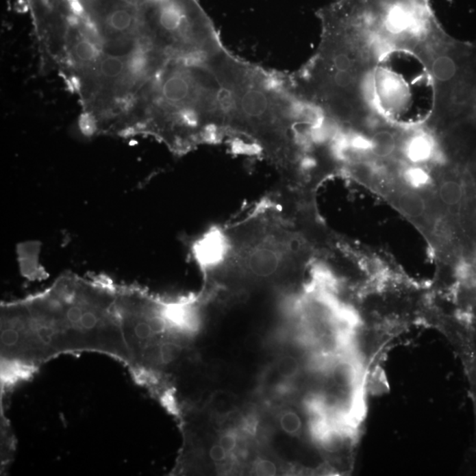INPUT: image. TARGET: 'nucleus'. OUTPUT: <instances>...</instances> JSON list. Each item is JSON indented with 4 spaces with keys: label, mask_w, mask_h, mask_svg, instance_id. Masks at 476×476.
<instances>
[{
    "label": "nucleus",
    "mask_w": 476,
    "mask_h": 476,
    "mask_svg": "<svg viewBox=\"0 0 476 476\" xmlns=\"http://www.w3.org/2000/svg\"><path fill=\"white\" fill-rule=\"evenodd\" d=\"M0 353L1 394L63 355L97 353L127 366L118 284L66 273L42 292L2 303Z\"/></svg>",
    "instance_id": "1"
},
{
    "label": "nucleus",
    "mask_w": 476,
    "mask_h": 476,
    "mask_svg": "<svg viewBox=\"0 0 476 476\" xmlns=\"http://www.w3.org/2000/svg\"><path fill=\"white\" fill-rule=\"evenodd\" d=\"M205 62L225 92L229 141L260 153L288 181L303 177L311 164L312 109L294 93L286 75L249 63L225 47Z\"/></svg>",
    "instance_id": "2"
},
{
    "label": "nucleus",
    "mask_w": 476,
    "mask_h": 476,
    "mask_svg": "<svg viewBox=\"0 0 476 476\" xmlns=\"http://www.w3.org/2000/svg\"><path fill=\"white\" fill-rule=\"evenodd\" d=\"M192 253L208 282L238 277L266 281L296 270L307 250L288 212L266 199L238 220L205 233Z\"/></svg>",
    "instance_id": "3"
},
{
    "label": "nucleus",
    "mask_w": 476,
    "mask_h": 476,
    "mask_svg": "<svg viewBox=\"0 0 476 476\" xmlns=\"http://www.w3.org/2000/svg\"><path fill=\"white\" fill-rule=\"evenodd\" d=\"M139 135L180 155L229 140L225 92L205 60L170 58L147 95Z\"/></svg>",
    "instance_id": "4"
},
{
    "label": "nucleus",
    "mask_w": 476,
    "mask_h": 476,
    "mask_svg": "<svg viewBox=\"0 0 476 476\" xmlns=\"http://www.w3.org/2000/svg\"><path fill=\"white\" fill-rule=\"evenodd\" d=\"M147 32L171 58L205 60L224 47L198 0H158L144 5Z\"/></svg>",
    "instance_id": "5"
},
{
    "label": "nucleus",
    "mask_w": 476,
    "mask_h": 476,
    "mask_svg": "<svg viewBox=\"0 0 476 476\" xmlns=\"http://www.w3.org/2000/svg\"><path fill=\"white\" fill-rule=\"evenodd\" d=\"M463 196L462 184L458 180H444L439 186V198L448 207H456L462 203Z\"/></svg>",
    "instance_id": "6"
},
{
    "label": "nucleus",
    "mask_w": 476,
    "mask_h": 476,
    "mask_svg": "<svg viewBox=\"0 0 476 476\" xmlns=\"http://www.w3.org/2000/svg\"><path fill=\"white\" fill-rule=\"evenodd\" d=\"M405 182L413 188L422 189L431 184V177L425 166L408 165L402 172Z\"/></svg>",
    "instance_id": "7"
},
{
    "label": "nucleus",
    "mask_w": 476,
    "mask_h": 476,
    "mask_svg": "<svg viewBox=\"0 0 476 476\" xmlns=\"http://www.w3.org/2000/svg\"><path fill=\"white\" fill-rule=\"evenodd\" d=\"M279 425L286 434L299 436L302 431L303 422L299 414L288 410L281 414Z\"/></svg>",
    "instance_id": "8"
},
{
    "label": "nucleus",
    "mask_w": 476,
    "mask_h": 476,
    "mask_svg": "<svg viewBox=\"0 0 476 476\" xmlns=\"http://www.w3.org/2000/svg\"><path fill=\"white\" fill-rule=\"evenodd\" d=\"M279 376L285 379H293L299 374L301 366L297 358L291 355L281 356L276 365Z\"/></svg>",
    "instance_id": "9"
},
{
    "label": "nucleus",
    "mask_w": 476,
    "mask_h": 476,
    "mask_svg": "<svg viewBox=\"0 0 476 476\" xmlns=\"http://www.w3.org/2000/svg\"><path fill=\"white\" fill-rule=\"evenodd\" d=\"M254 473L258 475H275L277 473V466L271 460L261 459L255 463Z\"/></svg>",
    "instance_id": "10"
},
{
    "label": "nucleus",
    "mask_w": 476,
    "mask_h": 476,
    "mask_svg": "<svg viewBox=\"0 0 476 476\" xmlns=\"http://www.w3.org/2000/svg\"><path fill=\"white\" fill-rule=\"evenodd\" d=\"M228 453H232L238 447V438L231 432L225 433L219 439V443Z\"/></svg>",
    "instance_id": "11"
},
{
    "label": "nucleus",
    "mask_w": 476,
    "mask_h": 476,
    "mask_svg": "<svg viewBox=\"0 0 476 476\" xmlns=\"http://www.w3.org/2000/svg\"><path fill=\"white\" fill-rule=\"evenodd\" d=\"M228 451H227L220 444L212 445L210 449V460L214 462H223L227 460L228 457Z\"/></svg>",
    "instance_id": "12"
},
{
    "label": "nucleus",
    "mask_w": 476,
    "mask_h": 476,
    "mask_svg": "<svg viewBox=\"0 0 476 476\" xmlns=\"http://www.w3.org/2000/svg\"><path fill=\"white\" fill-rule=\"evenodd\" d=\"M468 118H469V116H468ZM431 123H432L431 125H433V127L438 129V130H443V129H445V127H447L448 125H451L454 124V123H453V124H445V123H442L440 121H437V119H436L434 118V116H433V113L431 114Z\"/></svg>",
    "instance_id": "13"
}]
</instances>
